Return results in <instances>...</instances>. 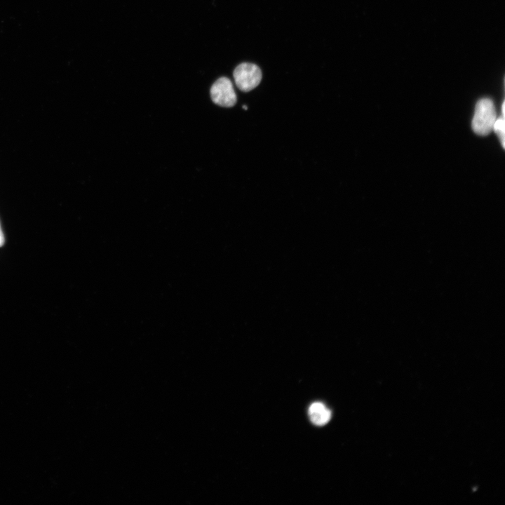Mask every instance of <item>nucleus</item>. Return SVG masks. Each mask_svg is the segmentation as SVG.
<instances>
[{
    "instance_id": "obj_5",
    "label": "nucleus",
    "mask_w": 505,
    "mask_h": 505,
    "mask_svg": "<svg viewBox=\"0 0 505 505\" xmlns=\"http://www.w3.org/2000/svg\"><path fill=\"white\" fill-rule=\"evenodd\" d=\"M504 116H499L498 119H496L494 126H493V130L495 132V133L498 135L500 142L502 144V147L504 148Z\"/></svg>"
},
{
    "instance_id": "obj_2",
    "label": "nucleus",
    "mask_w": 505,
    "mask_h": 505,
    "mask_svg": "<svg viewBox=\"0 0 505 505\" xmlns=\"http://www.w3.org/2000/svg\"><path fill=\"white\" fill-rule=\"evenodd\" d=\"M236 86L242 91L248 92L256 88L262 79L261 69L255 64L243 62L234 71Z\"/></svg>"
},
{
    "instance_id": "obj_8",
    "label": "nucleus",
    "mask_w": 505,
    "mask_h": 505,
    "mask_svg": "<svg viewBox=\"0 0 505 505\" xmlns=\"http://www.w3.org/2000/svg\"><path fill=\"white\" fill-rule=\"evenodd\" d=\"M243 108L244 109H248V107H246V106H245V105L243 106Z\"/></svg>"
},
{
    "instance_id": "obj_1",
    "label": "nucleus",
    "mask_w": 505,
    "mask_h": 505,
    "mask_svg": "<svg viewBox=\"0 0 505 505\" xmlns=\"http://www.w3.org/2000/svg\"><path fill=\"white\" fill-rule=\"evenodd\" d=\"M496 120V111L494 103L490 98H483L476 105L472 128L479 135H487L493 130Z\"/></svg>"
},
{
    "instance_id": "obj_4",
    "label": "nucleus",
    "mask_w": 505,
    "mask_h": 505,
    "mask_svg": "<svg viewBox=\"0 0 505 505\" xmlns=\"http://www.w3.org/2000/svg\"><path fill=\"white\" fill-rule=\"evenodd\" d=\"M309 416L313 424L323 426L330 421L331 412L322 403L315 402L309 406Z\"/></svg>"
},
{
    "instance_id": "obj_3",
    "label": "nucleus",
    "mask_w": 505,
    "mask_h": 505,
    "mask_svg": "<svg viewBox=\"0 0 505 505\" xmlns=\"http://www.w3.org/2000/svg\"><path fill=\"white\" fill-rule=\"evenodd\" d=\"M210 97L214 103L231 107L236 103V95L231 81L227 77L218 79L211 86Z\"/></svg>"
},
{
    "instance_id": "obj_7",
    "label": "nucleus",
    "mask_w": 505,
    "mask_h": 505,
    "mask_svg": "<svg viewBox=\"0 0 505 505\" xmlns=\"http://www.w3.org/2000/svg\"><path fill=\"white\" fill-rule=\"evenodd\" d=\"M501 109H502V114H503V116H504V112H504V102L503 104H502Z\"/></svg>"
},
{
    "instance_id": "obj_6",
    "label": "nucleus",
    "mask_w": 505,
    "mask_h": 505,
    "mask_svg": "<svg viewBox=\"0 0 505 505\" xmlns=\"http://www.w3.org/2000/svg\"><path fill=\"white\" fill-rule=\"evenodd\" d=\"M4 242H5L4 234V232L2 231V229H1V227L0 224V246H2L4 244Z\"/></svg>"
}]
</instances>
